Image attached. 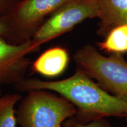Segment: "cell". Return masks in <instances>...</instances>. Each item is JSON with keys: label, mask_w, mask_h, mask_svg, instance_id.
Instances as JSON below:
<instances>
[{"label": "cell", "mask_w": 127, "mask_h": 127, "mask_svg": "<svg viewBox=\"0 0 127 127\" xmlns=\"http://www.w3.org/2000/svg\"><path fill=\"white\" fill-rule=\"evenodd\" d=\"M68 62L67 50L61 47H55L44 51L32 64V69L44 77H55L64 72Z\"/></svg>", "instance_id": "obj_8"}, {"label": "cell", "mask_w": 127, "mask_h": 127, "mask_svg": "<svg viewBox=\"0 0 127 127\" xmlns=\"http://www.w3.org/2000/svg\"><path fill=\"white\" fill-rule=\"evenodd\" d=\"M97 45L100 50L111 54L127 52V24L113 28L105 40Z\"/></svg>", "instance_id": "obj_9"}, {"label": "cell", "mask_w": 127, "mask_h": 127, "mask_svg": "<svg viewBox=\"0 0 127 127\" xmlns=\"http://www.w3.org/2000/svg\"><path fill=\"white\" fill-rule=\"evenodd\" d=\"M77 109L63 96L47 90L28 92L20 100L15 116L20 127H61Z\"/></svg>", "instance_id": "obj_3"}, {"label": "cell", "mask_w": 127, "mask_h": 127, "mask_svg": "<svg viewBox=\"0 0 127 127\" xmlns=\"http://www.w3.org/2000/svg\"><path fill=\"white\" fill-rule=\"evenodd\" d=\"M15 88L21 93L47 90L58 94L77 109L74 118L86 124L107 117L127 118V101L111 94L81 71L58 81L25 78Z\"/></svg>", "instance_id": "obj_1"}, {"label": "cell", "mask_w": 127, "mask_h": 127, "mask_svg": "<svg viewBox=\"0 0 127 127\" xmlns=\"http://www.w3.org/2000/svg\"><path fill=\"white\" fill-rule=\"evenodd\" d=\"M98 34L107 36L113 28L127 24V0H98Z\"/></svg>", "instance_id": "obj_7"}, {"label": "cell", "mask_w": 127, "mask_h": 127, "mask_svg": "<svg viewBox=\"0 0 127 127\" xmlns=\"http://www.w3.org/2000/svg\"><path fill=\"white\" fill-rule=\"evenodd\" d=\"M77 70L96 81L104 90L127 101V62L123 54L103 55L94 46L87 44L73 54Z\"/></svg>", "instance_id": "obj_2"}, {"label": "cell", "mask_w": 127, "mask_h": 127, "mask_svg": "<svg viewBox=\"0 0 127 127\" xmlns=\"http://www.w3.org/2000/svg\"><path fill=\"white\" fill-rule=\"evenodd\" d=\"M39 48L32 40L13 44L0 37V85L15 87L24 80L31 64L27 55Z\"/></svg>", "instance_id": "obj_6"}, {"label": "cell", "mask_w": 127, "mask_h": 127, "mask_svg": "<svg viewBox=\"0 0 127 127\" xmlns=\"http://www.w3.org/2000/svg\"><path fill=\"white\" fill-rule=\"evenodd\" d=\"M69 0H19L4 15L11 27L16 44L31 40L45 18Z\"/></svg>", "instance_id": "obj_5"}, {"label": "cell", "mask_w": 127, "mask_h": 127, "mask_svg": "<svg viewBox=\"0 0 127 127\" xmlns=\"http://www.w3.org/2000/svg\"><path fill=\"white\" fill-rule=\"evenodd\" d=\"M21 99L18 94H8L0 97V127H16L14 107Z\"/></svg>", "instance_id": "obj_10"}, {"label": "cell", "mask_w": 127, "mask_h": 127, "mask_svg": "<svg viewBox=\"0 0 127 127\" xmlns=\"http://www.w3.org/2000/svg\"><path fill=\"white\" fill-rule=\"evenodd\" d=\"M98 0H69L45 20L31 40L40 46L70 31L88 18L98 17Z\"/></svg>", "instance_id": "obj_4"}, {"label": "cell", "mask_w": 127, "mask_h": 127, "mask_svg": "<svg viewBox=\"0 0 127 127\" xmlns=\"http://www.w3.org/2000/svg\"><path fill=\"white\" fill-rule=\"evenodd\" d=\"M0 37L7 39L9 42L16 44L11 27L4 15L0 16Z\"/></svg>", "instance_id": "obj_12"}, {"label": "cell", "mask_w": 127, "mask_h": 127, "mask_svg": "<svg viewBox=\"0 0 127 127\" xmlns=\"http://www.w3.org/2000/svg\"><path fill=\"white\" fill-rule=\"evenodd\" d=\"M126 119H127V123H126V124H125L123 127H127V118Z\"/></svg>", "instance_id": "obj_14"}, {"label": "cell", "mask_w": 127, "mask_h": 127, "mask_svg": "<svg viewBox=\"0 0 127 127\" xmlns=\"http://www.w3.org/2000/svg\"><path fill=\"white\" fill-rule=\"evenodd\" d=\"M18 1L19 0H0V16L7 15Z\"/></svg>", "instance_id": "obj_13"}, {"label": "cell", "mask_w": 127, "mask_h": 127, "mask_svg": "<svg viewBox=\"0 0 127 127\" xmlns=\"http://www.w3.org/2000/svg\"><path fill=\"white\" fill-rule=\"evenodd\" d=\"M63 127H112L105 118L95 120L90 123L82 124L79 123L74 117L68 119L63 124Z\"/></svg>", "instance_id": "obj_11"}]
</instances>
